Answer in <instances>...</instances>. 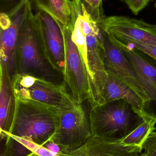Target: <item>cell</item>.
Wrapping results in <instances>:
<instances>
[{"label": "cell", "mask_w": 156, "mask_h": 156, "mask_svg": "<svg viewBox=\"0 0 156 156\" xmlns=\"http://www.w3.org/2000/svg\"><path fill=\"white\" fill-rule=\"evenodd\" d=\"M37 9L52 16L58 23L68 26L71 17V5L69 0H31Z\"/></svg>", "instance_id": "2e32d148"}, {"label": "cell", "mask_w": 156, "mask_h": 156, "mask_svg": "<svg viewBox=\"0 0 156 156\" xmlns=\"http://www.w3.org/2000/svg\"><path fill=\"white\" fill-rule=\"evenodd\" d=\"M24 0H0V13H5L12 15L21 5Z\"/></svg>", "instance_id": "7402d4cb"}, {"label": "cell", "mask_w": 156, "mask_h": 156, "mask_svg": "<svg viewBox=\"0 0 156 156\" xmlns=\"http://www.w3.org/2000/svg\"><path fill=\"white\" fill-rule=\"evenodd\" d=\"M97 24L111 41H133L156 47V25L122 16H105Z\"/></svg>", "instance_id": "52a82bcc"}, {"label": "cell", "mask_w": 156, "mask_h": 156, "mask_svg": "<svg viewBox=\"0 0 156 156\" xmlns=\"http://www.w3.org/2000/svg\"><path fill=\"white\" fill-rule=\"evenodd\" d=\"M64 155L62 149L58 145L52 140L37 148L30 156H62Z\"/></svg>", "instance_id": "d6986e66"}, {"label": "cell", "mask_w": 156, "mask_h": 156, "mask_svg": "<svg viewBox=\"0 0 156 156\" xmlns=\"http://www.w3.org/2000/svg\"><path fill=\"white\" fill-rule=\"evenodd\" d=\"M3 72V68L2 61L0 58V91L2 89V83Z\"/></svg>", "instance_id": "484cf974"}, {"label": "cell", "mask_w": 156, "mask_h": 156, "mask_svg": "<svg viewBox=\"0 0 156 156\" xmlns=\"http://www.w3.org/2000/svg\"><path fill=\"white\" fill-rule=\"evenodd\" d=\"M34 16L45 59L54 71L62 75L65 67V55L61 27L54 17L43 10L37 9Z\"/></svg>", "instance_id": "ba28073f"}, {"label": "cell", "mask_w": 156, "mask_h": 156, "mask_svg": "<svg viewBox=\"0 0 156 156\" xmlns=\"http://www.w3.org/2000/svg\"><path fill=\"white\" fill-rule=\"evenodd\" d=\"M152 0H125L133 13L137 15L144 9Z\"/></svg>", "instance_id": "603a6c76"}, {"label": "cell", "mask_w": 156, "mask_h": 156, "mask_svg": "<svg viewBox=\"0 0 156 156\" xmlns=\"http://www.w3.org/2000/svg\"><path fill=\"white\" fill-rule=\"evenodd\" d=\"M156 124V120L145 118L144 122L121 142L126 145L141 147L149 134L155 130Z\"/></svg>", "instance_id": "e0dca14e"}, {"label": "cell", "mask_w": 156, "mask_h": 156, "mask_svg": "<svg viewBox=\"0 0 156 156\" xmlns=\"http://www.w3.org/2000/svg\"><path fill=\"white\" fill-rule=\"evenodd\" d=\"M111 41L116 44L136 48V49L144 52L145 54L150 56V57L156 60V47L155 46L133 41H127L121 42V43Z\"/></svg>", "instance_id": "ffe728a7"}, {"label": "cell", "mask_w": 156, "mask_h": 156, "mask_svg": "<svg viewBox=\"0 0 156 156\" xmlns=\"http://www.w3.org/2000/svg\"><path fill=\"white\" fill-rule=\"evenodd\" d=\"M83 28L78 25L74 26L71 39L77 47L93 85L96 105L107 75L104 65L100 28L87 11L83 14Z\"/></svg>", "instance_id": "5b68a950"}, {"label": "cell", "mask_w": 156, "mask_h": 156, "mask_svg": "<svg viewBox=\"0 0 156 156\" xmlns=\"http://www.w3.org/2000/svg\"><path fill=\"white\" fill-rule=\"evenodd\" d=\"M59 126L54 107L37 101L16 98V108L6 147L8 156H30L51 140Z\"/></svg>", "instance_id": "6da1fadb"}, {"label": "cell", "mask_w": 156, "mask_h": 156, "mask_svg": "<svg viewBox=\"0 0 156 156\" xmlns=\"http://www.w3.org/2000/svg\"><path fill=\"white\" fill-rule=\"evenodd\" d=\"M100 39L106 73L121 80L133 90L143 99L144 102L146 101L147 97L144 93L134 68L121 49L110 40L101 28Z\"/></svg>", "instance_id": "30bf717a"}, {"label": "cell", "mask_w": 156, "mask_h": 156, "mask_svg": "<svg viewBox=\"0 0 156 156\" xmlns=\"http://www.w3.org/2000/svg\"><path fill=\"white\" fill-rule=\"evenodd\" d=\"M62 156H145L141 147L106 141L92 136L80 148Z\"/></svg>", "instance_id": "4fadbf2b"}, {"label": "cell", "mask_w": 156, "mask_h": 156, "mask_svg": "<svg viewBox=\"0 0 156 156\" xmlns=\"http://www.w3.org/2000/svg\"><path fill=\"white\" fill-rule=\"evenodd\" d=\"M154 7H155V8H156V3H155V4H154Z\"/></svg>", "instance_id": "83f0119b"}, {"label": "cell", "mask_w": 156, "mask_h": 156, "mask_svg": "<svg viewBox=\"0 0 156 156\" xmlns=\"http://www.w3.org/2000/svg\"><path fill=\"white\" fill-rule=\"evenodd\" d=\"M86 10L97 23L105 17L102 0H81Z\"/></svg>", "instance_id": "ac0fdd59"}, {"label": "cell", "mask_w": 156, "mask_h": 156, "mask_svg": "<svg viewBox=\"0 0 156 156\" xmlns=\"http://www.w3.org/2000/svg\"><path fill=\"white\" fill-rule=\"evenodd\" d=\"M58 23L63 33L65 45V63L62 75L64 83L76 103L82 104L88 100L92 107L96 105L93 85L77 47L71 39L72 27Z\"/></svg>", "instance_id": "8992f818"}, {"label": "cell", "mask_w": 156, "mask_h": 156, "mask_svg": "<svg viewBox=\"0 0 156 156\" xmlns=\"http://www.w3.org/2000/svg\"><path fill=\"white\" fill-rule=\"evenodd\" d=\"M115 44L134 68L147 97V101L143 104L142 116L156 120V60L136 48Z\"/></svg>", "instance_id": "9c48e42d"}, {"label": "cell", "mask_w": 156, "mask_h": 156, "mask_svg": "<svg viewBox=\"0 0 156 156\" xmlns=\"http://www.w3.org/2000/svg\"><path fill=\"white\" fill-rule=\"evenodd\" d=\"M2 83L0 91V127L9 134L12 128L16 108V98L11 77L3 66Z\"/></svg>", "instance_id": "9a60e30c"}, {"label": "cell", "mask_w": 156, "mask_h": 156, "mask_svg": "<svg viewBox=\"0 0 156 156\" xmlns=\"http://www.w3.org/2000/svg\"><path fill=\"white\" fill-rule=\"evenodd\" d=\"M31 7L29 0H24L19 8L10 16L12 25L8 29L0 28V58L12 80L16 74V50L19 27Z\"/></svg>", "instance_id": "7c38bea8"}, {"label": "cell", "mask_w": 156, "mask_h": 156, "mask_svg": "<svg viewBox=\"0 0 156 156\" xmlns=\"http://www.w3.org/2000/svg\"><path fill=\"white\" fill-rule=\"evenodd\" d=\"M12 25V20L10 16L5 13H0V28L2 30H6Z\"/></svg>", "instance_id": "cb8c5ba5"}, {"label": "cell", "mask_w": 156, "mask_h": 156, "mask_svg": "<svg viewBox=\"0 0 156 156\" xmlns=\"http://www.w3.org/2000/svg\"><path fill=\"white\" fill-rule=\"evenodd\" d=\"M121 99L128 102L136 112L142 115L141 111L144 102L143 99L121 80L107 74L96 105Z\"/></svg>", "instance_id": "5bb4252c"}, {"label": "cell", "mask_w": 156, "mask_h": 156, "mask_svg": "<svg viewBox=\"0 0 156 156\" xmlns=\"http://www.w3.org/2000/svg\"><path fill=\"white\" fill-rule=\"evenodd\" d=\"M8 135L4 133L3 131L2 130L0 127V140L7 139L8 138Z\"/></svg>", "instance_id": "4316f807"}, {"label": "cell", "mask_w": 156, "mask_h": 156, "mask_svg": "<svg viewBox=\"0 0 156 156\" xmlns=\"http://www.w3.org/2000/svg\"><path fill=\"white\" fill-rule=\"evenodd\" d=\"M145 156H156V132L149 134L141 145Z\"/></svg>", "instance_id": "44dd1931"}, {"label": "cell", "mask_w": 156, "mask_h": 156, "mask_svg": "<svg viewBox=\"0 0 156 156\" xmlns=\"http://www.w3.org/2000/svg\"><path fill=\"white\" fill-rule=\"evenodd\" d=\"M7 138L0 140V156H8L6 147Z\"/></svg>", "instance_id": "d4e9b609"}, {"label": "cell", "mask_w": 156, "mask_h": 156, "mask_svg": "<svg viewBox=\"0 0 156 156\" xmlns=\"http://www.w3.org/2000/svg\"><path fill=\"white\" fill-rule=\"evenodd\" d=\"M16 65V74L29 75L55 83L54 71L47 63L42 52L37 25L31 7L18 30Z\"/></svg>", "instance_id": "277c9868"}, {"label": "cell", "mask_w": 156, "mask_h": 156, "mask_svg": "<svg viewBox=\"0 0 156 156\" xmlns=\"http://www.w3.org/2000/svg\"><path fill=\"white\" fill-rule=\"evenodd\" d=\"M55 109L59 126L51 140L61 147L64 155L67 154L83 146L92 136L89 117L83 105L74 101L66 88Z\"/></svg>", "instance_id": "3957f363"}, {"label": "cell", "mask_w": 156, "mask_h": 156, "mask_svg": "<svg viewBox=\"0 0 156 156\" xmlns=\"http://www.w3.org/2000/svg\"><path fill=\"white\" fill-rule=\"evenodd\" d=\"M89 113L93 136L112 142H121L144 121L125 100L95 105Z\"/></svg>", "instance_id": "7a4b0ae2"}, {"label": "cell", "mask_w": 156, "mask_h": 156, "mask_svg": "<svg viewBox=\"0 0 156 156\" xmlns=\"http://www.w3.org/2000/svg\"><path fill=\"white\" fill-rule=\"evenodd\" d=\"M16 98L32 100L55 108L61 102L65 83L57 84L44 79L16 74L12 80Z\"/></svg>", "instance_id": "8fae6325"}]
</instances>
